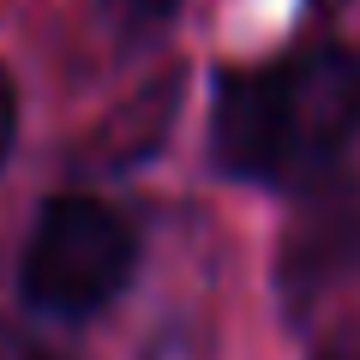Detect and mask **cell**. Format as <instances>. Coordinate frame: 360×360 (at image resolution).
Masks as SVG:
<instances>
[{
	"instance_id": "6da1fadb",
	"label": "cell",
	"mask_w": 360,
	"mask_h": 360,
	"mask_svg": "<svg viewBox=\"0 0 360 360\" xmlns=\"http://www.w3.org/2000/svg\"><path fill=\"white\" fill-rule=\"evenodd\" d=\"M360 132V54L342 42L276 54L217 78L210 150L217 168L252 186H307Z\"/></svg>"
},
{
	"instance_id": "7a4b0ae2",
	"label": "cell",
	"mask_w": 360,
	"mask_h": 360,
	"mask_svg": "<svg viewBox=\"0 0 360 360\" xmlns=\"http://www.w3.org/2000/svg\"><path fill=\"white\" fill-rule=\"evenodd\" d=\"M139 264V234L115 205L84 193L49 198L18 258V295L42 319H90L103 312Z\"/></svg>"
},
{
	"instance_id": "3957f363",
	"label": "cell",
	"mask_w": 360,
	"mask_h": 360,
	"mask_svg": "<svg viewBox=\"0 0 360 360\" xmlns=\"http://www.w3.org/2000/svg\"><path fill=\"white\" fill-rule=\"evenodd\" d=\"M13 127H18V90H13V78L0 72V162L13 150Z\"/></svg>"
},
{
	"instance_id": "277c9868",
	"label": "cell",
	"mask_w": 360,
	"mask_h": 360,
	"mask_svg": "<svg viewBox=\"0 0 360 360\" xmlns=\"http://www.w3.org/2000/svg\"><path fill=\"white\" fill-rule=\"evenodd\" d=\"M180 0H120V13H132V18H144V25H150V18H168L174 13Z\"/></svg>"
},
{
	"instance_id": "5b68a950",
	"label": "cell",
	"mask_w": 360,
	"mask_h": 360,
	"mask_svg": "<svg viewBox=\"0 0 360 360\" xmlns=\"http://www.w3.org/2000/svg\"><path fill=\"white\" fill-rule=\"evenodd\" d=\"M0 360H54V354H37V348H6Z\"/></svg>"
},
{
	"instance_id": "8992f818",
	"label": "cell",
	"mask_w": 360,
	"mask_h": 360,
	"mask_svg": "<svg viewBox=\"0 0 360 360\" xmlns=\"http://www.w3.org/2000/svg\"><path fill=\"white\" fill-rule=\"evenodd\" d=\"M324 360H360V348H348V354H324Z\"/></svg>"
}]
</instances>
